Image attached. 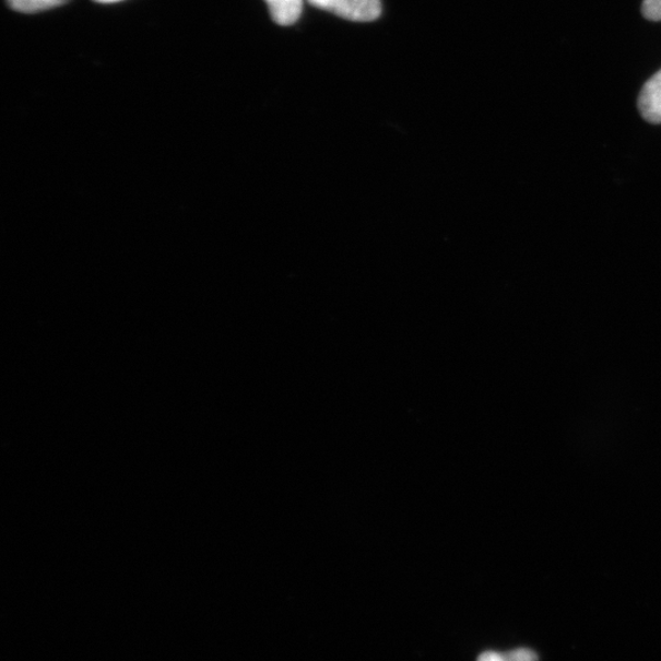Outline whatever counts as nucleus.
Wrapping results in <instances>:
<instances>
[{"label":"nucleus","instance_id":"f257e3e1","mask_svg":"<svg viewBox=\"0 0 661 661\" xmlns=\"http://www.w3.org/2000/svg\"><path fill=\"white\" fill-rule=\"evenodd\" d=\"M308 2L315 8L350 22L370 23L381 15V0H308Z\"/></svg>","mask_w":661,"mask_h":661},{"label":"nucleus","instance_id":"0eeeda50","mask_svg":"<svg viewBox=\"0 0 661 661\" xmlns=\"http://www.w3.org/2000/svg\"><path fill=\"white\" fill-rule=\"evenodd\" d=\"M95 2H97V3H104V4H110V3L121 2V0H95Z\"/></svg>","mask_w":661,"mask_h":661},{"label":"nucleus","instance_id":"423d86ee","mask_svg":"<svg viewBox=\"0 0 661 661\" xmlns=\"http://www.w3.org/2000/svg\"><path fill=\"white\" fill-rule=\"evenodd\" d=\"M642 13L650 22H661V0H645Z\"/></svg>","mask_w":661,"mask_h":661},{"label":"nucleus","instance_id":"20e7f679","mask_svg":"<svg viewBox=\"0 0 661 661\" xmlns=\"http://www.w3.org/2000/svg\"><path fill=\"white\" fill-rule=\"evenodd\" d=\"M69 0H7L10 8L19 13L34 14L44 10L57 8L68 3Z\"/></svg>","mask_w":661,"mask_h":661},{"label":"nucleus","instance_id":"f03ea898","mask_svg":"<svg viewBox=\"0 0 661 661\" xmlns=\"http://www.w3.org/2000/svg\"><path fill=\"white\" fill-rule=\"evenodd\" d=\"M638 108L649 123L661 125V69L640 91Z\"/></svg>","mask_w":661,"mask_h":661},{"label":"nucleus","instance_id":"39448f33","mask_svg":"<svg viewBox=\"0 0 661 661\" xmlns=\"http://www.w3.org/2000/svg\"><path fill=\"white\" fill-rule=\"evenodd\" d=\"M476 661H538V656L531 649H515L511 652H485Z\"/></svg>","mask_w":661,"mask_h":661},{"label":"nucleus","instance_id":"7ed1b4c3","mask_svg":"<svg viewBox=\"0 0 661 661\" xmlns=\"http://www.w3.org/2000/svg\"><path fill=\"white\" fill-rule=\"evenodd\" d=\"M274 23L281 26L296 24L303 12V0H264Z\"/></svg>","mask_w":661,"mask_h":661}]
</instances>
